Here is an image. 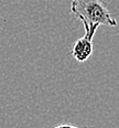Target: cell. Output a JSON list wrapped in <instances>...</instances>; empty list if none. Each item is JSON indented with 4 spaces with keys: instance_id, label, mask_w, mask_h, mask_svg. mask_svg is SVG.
Instances as JSON below:
<instances>
[{
    "instance_id": "obj_2",
    "label": "cell",
    "mask_w": 119,
    "mask_h": 128,
    "mask_svg": "<svg viewBox=\"0 0 119 128\" xmlns=\"http://www.w3.org/2000/svg\"><path fill=\"white\" fill-rule=\"evenodd\" d=\"M85 29L84 36L76 40L72 48V55L77 62H85L93 54L94 45H93V39L96 33L97 26H88L87 24H83Z\"/></svg>"
},
{
    "instance_id": "obj_3",
    "label": "cell",
    "mask_w": 119,
    "mask_h": 128,
    "mask_svg": "<svg viewBox=\"0 0 119 128\" xmlns=\"http://www.w3.org/2000/svg\"><path fill=\"white\" fill-rule=\"evenodd\" d=\"M52 128H82V127L74 126V125H71V124H60V125H56V126H54ZM84 128H92V127H84Z\"/></svg>"
},
{
    "instance_id": "obj_1",
    "label": "cell",
    "mask_w": 119,
    "mask_h": 128,
    "mask_svg": "<svg viewBox=\"0 0 119 128\" xmlns=\"http://www.w3.org/2000/svg\"><path fill=\"white\" fill-rule=\"evenodd\" d=\"M71 12L88 26H116L117 20L110 14L103 0H72Z\"/></svg>"
}]
</instances>
